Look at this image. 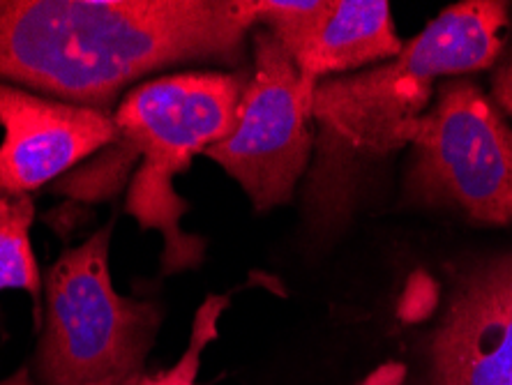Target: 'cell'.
Here are the masks:
<instances>
[{
  "instance_id": "1",
  "label": "cell",
  "mask_w": 512,
  "mask_h": 385,
  "mask_svg": "<svg viewBox=\"0 0 512 385\" xmlns=\"http://www.w3.org/2000/svg\"><path fill=\"white\" fill-rule=\"evenodd\" d=\"M250 0H0V83L111 111L134 81L243 60Z\"/></svg>"
},
{
  "instance_id": "2",
  "label": "cell",
  "mask_w": 512,
  "mask_h": 385,
  "mask_svg": "<svg viewBox=\"0 0 512 385\" xmlns=\"http://www.w3.org/2000/svg\"><path fill=\"white\" fill-rule=\"evenodd\" d=\"M508 26V3L464 0L406 42L397 58L316 83L314 153L305 176V213L314 226L346 217L365 173L409 146L406 130L427 111L434 81L496 65Z\"/></svg>"
},
{
  "instance_id": "3",
  "label": "cell",
  "mask_w": 512,
  "mask_h": 385,
  "mask_svg": "<svg viewBox=\"0 0 512 385\" xmlns=\"http://www.w3.org/2000/svg\"><path fill=\"white\" fill-rule=\"evenodd\" d=\"M245 72L194 70L137 83L114 111L116 139L88 166L58 180L56 192L74 201H104L125 180V213L143 231L162 236V273L199 268L206 243L183 231L187 213L173 180L192 160L222 141L236 123Z\"/></svg>"
},
{
  "instance_id": "4",
  "label": "cell",
  "mask_w": 512,
  "mask_h": 385,
  "mask_svg": "<svg viewBox=\"0 0 512 385\" xmlns=\"http://www.w3.org/2000/svg\"><path fill=\"white\" fill-rule=\"evenodd\" d=\"M114 224L67 247L44 277L33 372L40 385H125L146 372L162 309L116 291Z\"/></svg>"
},
{
  "instance_id": "5",
  "label": "cell",
  "mask_w": 512,
  "mask_h": 385,
  "mask_svg": "<svg viewBox=\"0 0 512 385\" xmlns=\"http://www.w3.org/2000/svg\"><path fill=\"white\" fill-rule=\"evenodd\" d=\"M406 141L413 150L406 190L418 201L480 224H512V125L478 83H441Z\"/></svg>"
},
{
  "instance_id": "6",
  "label": "cell",
  "mask_w": 512,
  "mask_h": 385,
  "mask_svg": "<svg viewBox=\"0 0 512 385\" xmlns=\"http://www.w3.org/2000/svg\"><path fill=\"white\" fill-rule=\"evenodd\" d=\"M250 37L254 63L240 95L236 123L203 155L236 180L256 213H268L289 203L310 171L316 83L300 74L266 28H254Z\"/></svg>"
},
{
  "instance_id": "7",
  "label": "cell",
  "mask_w": 512,
  "mask_h": 385,
  "mask_svg": "<svg viewBox=\"0 0 512 385\" xmlns=\"http://www.w3.org/2000/svg\"><path fill=\"white\" fill-rule=\"evenodd\" d=\"M363 385H512V252L464 270L409 365Z\"/></svg>"
},
{
  "instance_id": "8",
  "label": "cell",
  "mask_w": 512,
  "mask_h": 385,
  "mask_svg": "<svg viewBox=\"0 0 512 385\" xmlns=\"http://www.w3.org/2000/svg\"><path fill=\"white\" fill-rule=\"evenodd\" d=\"M254 28H266L307 81L344 77L402 51L383 0H250Z\"/></svg>"
},
{
  "instance_id": "9",
  "label": "cell",
  "mask_w": 512,
  "mask_h": 385,
  "mask_svg": "<svg viewBox=\"0 0 512 385\" xmlns=\"http://www.w3.org/2000/svg\"><path fill=\"white\" fill-rule=\"evenodd\" d=\"M0 190L30 194L65 178L116 139L114 111L0 83Z\"/></svg>"
},
{
  "instance_id": "10",
  "label": "cell",
  "mask_w": 512,
  "mask_h": 385,
  "mask_svg": "<svg viewBox=\"0 0 512 385\" xmlns=\"http://www.w3.org/2000/svg\"><path fill=\"white\" fill-rule=\"evenodd\" d=\"M33 220V196L0 190V293H28L35 307V321L40 326L44 279L30 243Z\"/></svg>"
},
{
  "instance_id": "11",
  "label": "cell",
  "mask_w": 512,
  "mask_h": 385,
  "mask_svg": "<svg viewBox=\"0 0 512 385\" xmlns=\"http://www.w3.org/2000/svg\"><path fill=\"white\" fill-rule=\"evenodd\" d=\"M227 307V298H208L206 305L199 309L197 319H194L192 339L187 346L185 356H180L176 365L164 369L157 374L143 372L137 379L127 381L125 385H201L199 383V369H201V356L203 349L217 337V321L220 314Z\"/></svg>"
},
{
  "instance_id": "12",
  "label": "cell",
  "mask_w": 512,
  "mask_h": 385,
  "mask_svg": "<svg viewBox=\"0 0 512 385\" xmlns=\"http://www.w3.org/2000/svg\"><path fill=\"white\" fill-rule=\"evenodd\" d=\"M492 100L496 102V107L512 118V21L508 26L506 44H503L501 56L494 65Z\"/></svg>"
},
{
  "instance_id": "13",
  "label": "cell",
  "mask_w": 512,
  "mask_h": 385,
  "mask_svg": "<svg viewBox=\"0 0 512 385\" xmlns=\"http://www.w3.org/2000/svg\"><path fill=\"white\" fill-rule=\"evenodd\" d=\"M0 385H37V383L33 381V376H30L28 369L21 367L14 374L7 376V379H0Z\"/></svg>"
}]
</instances>
